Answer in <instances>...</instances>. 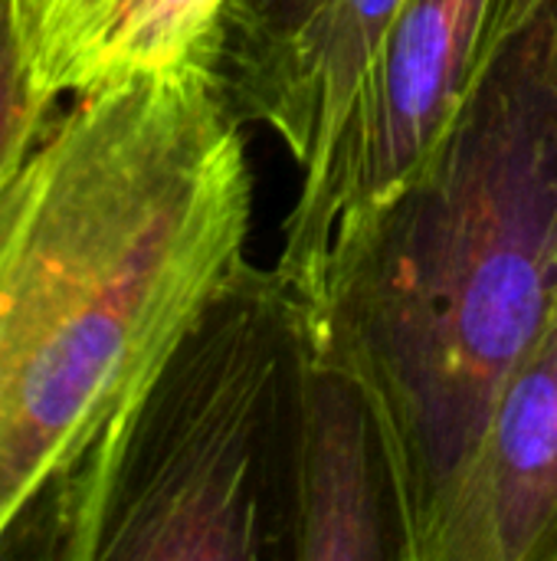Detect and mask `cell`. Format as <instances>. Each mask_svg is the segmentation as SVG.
<instances>
[{
	"label": "cell",
	"mask_w": 557,
	"mask_h": 561,
	"mask_svg": "<svg viewBox=\"0 0 557 561\" xmlns=\"http://www.w3.org/2000/svg\"><path fill=\"white\" fill-rule=\"evenodd\" d=\"M253 168L220 66L69 95L0 201V559H66L144 388L246 260Z\"/></svg>",
	"instance_id": "obj_1"
},
{
	"label": "cell",
	"mask_w": 557,
	"mask_h": 561,
	"mask_svg": "<svg viewBox=\"0 0 557 561\" xmlns=\"http://www.w3.org/2000/svg\"><path fill=\"white\" fill-rule=\"evenodd\" d=\"M302 302L312 362L381 424L407 561H433L509 375L557 319V0L427 164L335 233Z\"/></svg>",
	"instance_id": "obj_2"
},
{
	"label": "cell",
	"mask_w": 557,
	"mask_h": 561,
	"mask_svg": "<svg viewBox=\"0 0 557 561\" xmlns=\"http://www.w3.org/2000/svg\"><path fill=\"white\" fill-rule=\"evenodd\" d=\"M309 362L305 302L243 260L118 431L66 559L295 561Z\"/></svg>",
	"instance_id": "obj_3"
},
{
	"label": "cell",
	"mask_w": 557,
	"mask_h": 561,
	"mask_svg": "<svg viewBox=\"0 0 557 561\" xmlns=\"http://www.w3.org/2000/svg\"><path fill=\"white\" fill-rule=\"evenodd\" d=\"M548 0H401L335 138L302 171L276 270L302 299L361 210L414 178L512 36Z\"/></svg>",
	"instance_id": "obj_4"
},
{
	"label": "cell",
	"mask_w": 557,
	"mask_h": 561,
	"mask_svg": "<svg viewBox=\"0 0 557 561\" xmlns=\"http://www.w3.org/2000/svg\"><path fill=\"white\" fill-rule=\"evenodd\" d=\"M433 561H557V319L509 375Z\"/></svg>",
	"instance_id": "obj_5"
},
{
	"label": "cell",
	"mask_w": 557,
	"mask_h": 561,
	"mask_svg": "<svg viewBox=\"0 0 557 561\" xmlns=\"http://www.w3.org/2000/svg\"><path fill=\"white\" fill-rule=\"evenodd\" d=\"M295 561H407V526L368 394L338 368L309 362Z\"/></svg>",
	"instance_id": "obj_6"
},
{
	"label": "cell",
	"mask_w": 557,
	"mask_h": 561,
	"mask_svg": "<svg viewBox=\"0 0 557 561\" xmlns=\"http://www.w3.org/2000/svg\"><path fill=\"white\" fill-rule=\"evenodd\" d=\"M401 0H325L279 46L223 66L243 122L269 125L299 168H312L335 138Z\"/></svg>",
	"instance_id": "obj_7"
},
{
	"label": "cell",
	"mask_w": 557,
	"mask_h": 561,
	"mask_svg": "<svg viewBox=\"0 0 557 561\" xmlns=\"http://www.w3.org/2000/svg\"><path fill=\"white\" fill-rule=\"evenodd\" d=\"M230 0H95L30 56L39 89L66 99L118 79L181 66H220Z\"/></svg>",
	"instance_id": "obj_8"
},
{
	"label": "cell",
	"mask_w": 557,
	"mask_h": 561,
	"mask_svg": "<svg viewBox=\"0 0 557 561\" xmlns=\"http://www.w3.org/2000/svg\"><path fill=\"white\" fill-rule=\"evenodd\" d=\"M62 99L39 89L30 62L23 0H0V201L53 125Z\"/></svg>",
	"instance_id": "obj_9"
},
{
	"label": "cell",
	"mask_w": 557,
	"mask_h": 561,
	"mask_svg": "<svg viewBox=\"0 0 557 561\" xmlns=\"http://www.w3.org/2000/svg\"><path fill=\"white\" fill-rule=\"evenodd\" d=\"M325 0H230L223 16L220 69L295 36Z\"/></svg>",
	"instance_id": "obj_10"
},
{
	"label": "cell",
	"mask_w": 557,
	"mask_h": 561,
	"mask_svg": "<svg viewBox=\"0 0 557 561\" xmlns=\"http://www.w3.org/2000/svg\"><path fill=\"white\" fill-rule=\"evenodd\" d=\"M95 0H23V26L30 56L66 33Z\"/></svg>",
	"instance_id": "obj_11"
}]
</instances>
